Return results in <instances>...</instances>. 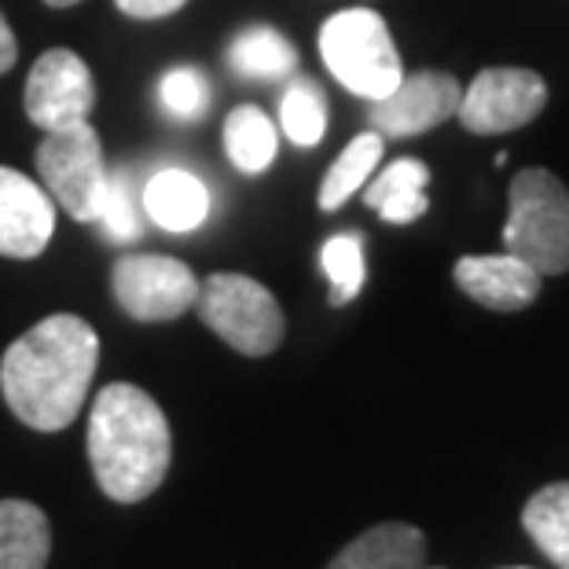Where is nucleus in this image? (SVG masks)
Wrapping results in <instances>:
<instances>
[{
  "label": "nucleus",
  "mask_w": 569,
  "mask_h": 569,
  "mask_svg": "<svg viewBox=\"0 0 569 569\" xmlns=\"http://www.w3.org/2000/svg\"><path fill=\"white\" fill-rule=\"evenodd\" d=\"M100 365V338L74 312H56L19 335L0 360V393L30 430L56 433L81 416Z\"/></svg>",
  "instance_id": "obj_1"
},
{
  "label": "nucleus",
  "mask_w": 569,
  "mask_h": 569,
  "mask_svg": "<svg viewBox=\"0 0 569 569\" xmlns=\"http://www.w3.org/2000/svg\"><path fill=\"white\" fill-rule=\"evenodd\" d=\"M89 459L96 486L114 503L148 500L173 463V433L159 401L132 382L103 386L89 416Z\"/></svg>",
  "instance_id": "obj_2"
},
{
  "label": "nucleus",
  "mask_w": 569,
  "mask_h": 569,
  "mask_svg": "<svg viewBox=\"0 0 569 569\" xmlns=\"http://www.w3.org/2000/svg\"><path fill=\"white\" fill-rule=\"evenodd\" d=\"M320 56L327 70L360 100H382L405 78L390 27L371 8L335 11L320 27Z\"/></svg>",
  "instance_id": "obj_3"
},
{
  "label": "nucleus",
  "mask_w": 569,
  "mask_h": 569,
  "mask_svg": "<svg viewBox=\"0 0 569 569\" xmlns=\"http://www.w3.org/2000/svg\"><path fill=\"white\" fill-rule=\"evenodd\" d=\"M503 250L540 276L569 272V188L548 169H522L511 180Z\"/></svg>",
  "instance_id": "obj_4"
},
{
  "label": "nucleus",
  "mask_w": 569,
  "mask_h": 569,
  "mask_svg": "<svg viewBox=\"0 0 569 569\" xmlns=\"http://www.w3.org/2000/svg\"><path fill=\"white\" fill-rule=\"evenodd\" d=\"M199 320L243 357H269L280 349L287 320L272 290L239 272H213L199 283Z\"/></svg>",
  "instance_id": "obj_5"
},
{
  "label": "nucleus",
  "mask_w": 569,
  "mask_h": 569,
  "mask_svg": "<svg viewBox=\"0 0 569 569\" xmlns=\"http://www.w3.org/2000/svg\"><path fill=\"white\" fill-rule=\"evenodd\" d=\"M38 173L48 199L59 202L74 221L92 224L107 191V162L100 132L89 122L44 132L38 148Z\"/></svg>",
  "instance_id": "obj_6"
},
{
  "label": "nucleus",
  "mask_w": 569,
  "mask_h": 569,
  "mask_svg": "<svg viewBox=\"0 0 569 569\" xmlns=\"http://www.w3.org/2000/svg\"><path fill=\"white\" fill-rule=\"evenodd\" d=\"M114 301L129 320L169 323L196 309L199 280L184 261L162 253H126L111 272Z\"/></svg>",
  "instance_id": "obj_7"
},
{
  "label": "nucleus",
  "mask_w": 569,
  "mask_h": 569,
  "mask_svg": "<svg viewBox=\"0 0 569 569\" xmlns=\"http://www.w3.org/2000/svg\"><path fill=\"white\" fill-rule=\"evenodd\" d=\"M548 103V84L537 70L526 67H489L481 70L459 96L456 118L467 132L496 137L529 126Z\"/></svg>",
  "instance_id": "obj_8"
},
{
  "label": "nucleus",
  "mask_w": 569,
  "mask_h": 569,
  "mask_svg": "<svg viewBox=\"0 0 569 569\" xmlns=\"http://www.w3.org/2000/svg\"><path fill=\"white\" fill-rule=\"evenodd\" d=\"M22 107H27L30 122L44 132L89 122L96 107L89 63L70 48H48L30 70L27 89H22Z\"/></svg>",
  "instance_id": "obj_9"
},
{
  "label": "nucleus",
  "mask_w": 569,
  "mask_h": 569,
  "mask_svg": "<svg viewBox=\"0 0 569 569\" xmlns=\"http://www.w3.org/2000/svg\"><path fill=\"white\" fill-rule=\"evenodd\" d=\"M463 84L445 70H416L397 81V89L371 103L368 122L382 140H405L438 129L456 118Z\"/></svg>",
  "instance_id": "obj_10"
},
{
  "label": "nucleus",
  "mask_w": 569,
  "mask_h": 569,
  "mask_svg": "<svg viewBox=\"0 0 569 569\" xmlns=\"http://www.w3.org/2000/svg\"><path fill=\"white\" fill-rule=\"evenodd\" d=\"M56 232V206L48 191L11 166H0V253L30 261L44 253Z\"/></svg>",
  "instance_id": "obj_11"
},
{
  "label": "nucleus",
  "mask_w": 569,
  "mask_h": 569,
  "mask_svg": "<svg viewBox=\"0 0 569 569\" xmlns=\"http://www.w3.org/2000/svg\"><path fill=\"white\" fill-rule=\"evenodd\" d=\"M456 287L478 306L518 312L540 298V272L515 253H467L456 261Z\"/></svg>",
  "instance_id": "obj_12"
},
{
  "label": "nucleus",
  "mask_w": 569,
  "mask_h": 569,
  "mask_svg": "<svg viewBox=\"0 0 569 569\" xmlns=\"http://www.w3.org/2000/svg\"><path fill=\"white\" fill-rule=\"evenodd\" d=\"M143 213L162 232H196L210 217V191L188 169H162L143 184Z\"/></svg>",
  "instance_id": "obj_13"
},
{
  "label": "nucleus",
  "mask_w": 569,
  "mask_h": 569,
  "mask_svg": "<svg viewBox=\"0 0 569 569\" xmlns=\"http://www.w3.org/2000/svg\"><path fill=\"white\" fill-rule=\"evenodd\" d=\"M427 562V537L408 522H382L349 540L327 569H419Z\"/></svg>",
  "instance_id": "obj_14"
},
{
  "label": "nucleus",
  "mask_w": 569,
  "mask_h": 569,
  "mask_svg": "<svg viewBox=\"0 0 569 569\" xmlns=\"http://www.w3.org/2000/svg\"><path fill=\"white\" fill-rule=\"evenodd\" d=\"M430 169L419 159H397L371 180L365 191V202L386 224H411L430 210L427 199Z\"/></svg>",
  "instance_id": "obj_15"
},
{
  "label": "nucleus",
  "mask_w": 569,
  "mask_h": 569,
  "mask_svg": "<svg viewBox=\"0 0 569 569\" xmlns=\"http://www.w3.org/2000/svg\"><path fill=\"white\" fill-rule=\"evenodd\" d=\"M52 555L48 515L30 500H0V569H44Z\"/></svg>",
  "instance_id": "obj_16"
},
{
  "label": "nucleus",
  "mask_w": 569,
  "mask_h": 569,
  "mask_svg": "<svg viewBox=\"0 0 569 569\" xmlns=\"http://www.w3.org/2000/svg\"><path fill=\"white\" fill-rule=\"evenodd\" d=\"M228 67L250 81H283L298 70V48L272 27H247L228 44Z\"/></svg>",
  "instance_id": "obj_17"
},
{
  "label": "nucleus",
  "mask_w": 569,
  "mask_h": 569,
  "mask_svg": "<svg viewBox=\"0 0 569 569\" xmlns=\"http://www.w3.org/2000/svg\"><path fill=\"white\" fill-rule=\"evenodd\" d=\"M522 526L540 555L559 569H569V481H555L529 496Z\"/></svg>",
  "instance_id": "obj_18"
},
{
  "label": "nucleus",
  "mask_w": 569,
  "mask_h": 569,
  "mask_svg": "<svg viewBox=\"0 0 569 569\" xmlns=\"http://www.w3.org/2000/svg\"><path fill=\"white\" fill-rule=\"evenodd\" d=\"M382 151H386V140L375 129L360 132L357 140H349V148L331 162V169H327V177L320 184V210L323 213L342 210V206L368 184V177L375 169H379Z\"/></svg>",
  "instance_id": "obj_19"
},
{
  "label": "nucleus",
  "mask_w": 569,
  "mask_h": 569,
  "mask_svg": "<svg viewBox=\"0 0 569 569\" xmlns=\"http://www.w3.org/2000/svg\"><path fill=\"white\" fill-rule=\"evenodd\" d=\"M276 148H280L276 126L269 122V114L261 107L243 103L224 118V151L239 173L247 177L264 173L276 159Z\"/></svg>",
  "instance_id": "obj_20"
},
{
  "label": "nucleus",
  "mask_w": 569,
  "mask_h": 569,
  "mask_svg": "<svg viewBox=\"0 0 569 569\" xmlns=\"http://www.w3.org/2000/svg\"><path fill=\"white\" fill-rule=\"evenodd\" d=\"M143 184H137L132 169H114L107 173V191L96 224H103V232L111 243H132L143 236Z\"/></svg>",
  "instance_id": "obj_21"
},
{
  "label": "nucleus",
  "mask_w": 569,
  "mask_h": 569,
  "mask_svg": "<svg viewBox=\"0 0 569 569\" xmlns=\"http://www.w3.org/2000/svg\"><path fill=\"white\" fill-rule=\"evenodd\" d=\"M280 126L298 148H317L327 132V96L312 78H295L280 103Z\"/></svg>",
  "instance_id": "obj_22"
},
{
  "label": "nucleus",
  "mask_w": 569,
  "mask_h": 569,
  "mask_svg": "<svg viewBox=\"0 0 569 569\" xmlns=\"http://www.w3.org/2000/svg\"><path fill=\"white\" fill-rule=\"evenodd\" d=\"M323 276L331 280V306H349L368 280L365 264V239L353 232L331 236L320 250Z\"/></svg>",
  "instance_id": "obj_23"
},
{
  "label": "nucleus",
  "mask_w": 569,
  "mask_h": 569,
  "mask_svg": "<svg viewBox=\"0 0 569 569\" xmlns=\"http://www.w3.org/2000/svg\"><path fill=\"white\" fill-rule=\"evenodd\" d=\"M162 107L177 118H199L210 107V81L196 67H173L159 84Z\"/></svg>",
  "instance_id": "obj_24"
},
{
  "label": "nucleus",
  "mask_w": 569,
  "mask_h": 569,
  "mask_svg": "<svg viewBox=\"0 0 569 569\" xmlns=\"http://www.w3.org/2000/svg\"><path fill=\"white\" fill-rule=\"evenodd\" d=\"M188 0H114V8L122 11L129 19H140V22H154V19H166L173 11L184 8Z\"/></svg>",
  "instance_id": "obj_25"
},
{
  "label": "nucleus",
  "mask_w": 569,
  "mask_h": 569,
  "mask_svg": "<svg viewBox=\"0 0 569 569\" xmlns=\"http://www.w3.org/2000/svg\"><path fill=\"white\" fill-rule=\"evenodd\" d=\"M16 59H19V41L8 27L4 11H0V74H8V70L16 67Z\"/></svg>",
  "instance_id": "obj_26"
},
{
  "label": "nucleus",
  "mask_w": 569,
  "mask_h": 569,
  "mask_svg": "<svg viewBox=\"0 0 569 569\" xmlns=\"http://www.w3.org/2000/svg\"><path fill=\"white\" fill-rule=\"evenodd\" d=\"M48 8H74V4H81V0H44Z\"/></svg>",
  "instance_id": "obj_27"
},
{
  "label": "nucleus",
  "mask_w": 569,
  "mask_h": 569,
  "mask_svg": "<svg viewBox=\"0 0 569 569\" xmlns=\"http://www.w3.org/2000/svg\"><path fill=\"white\" fill-rule=\"evenodd\" d=\"M419 569H441V566H419Z\"/></svg>",
  "instance_id": "obj_28"
},
{
  "label": "nucleus",
  "mask_w": 569,
  "mask_h": 569,
  "mask_svg": "<svg viewBox=\"0 0 569 569\" xmlns=\"http://www.w3.org/2000/svg\"><path fill=\"white\" fill-rule=\"evenodd\" d=\"M511 569H526V566H511Z\"/></svg>",
  "instance_id": "obj_29"
}]
</instances>
